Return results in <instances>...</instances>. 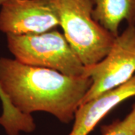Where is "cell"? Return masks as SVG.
Returning <instances> with one entry per match:
<instances>
[{
	"instance_id": "cell-9",
	"label": "cell",
	"mask_w": 135,
	"mask_h": 135,
	"mask_svg": "<svg viewBox=\"0 0 135 135\" xmlns=\"http://www.w3.org/2000/svg\"><path fill=\"white\" fill-rule=\"evenodd\" d=\"M6 1L7 0H0V6H2V5H3Z\"/></svg>"
},
{
	"instance_id": "cell-2",
	"label": "cell",
	"mask_w": 135,
	"mask_h": 135,
	"mask_svg": "<svg viewBox=\"0 0 135 135\" xmlns=\"http://www.w3.org/2000/svg\"><path fill=\"white\" fill-rule=\"evenodd\" d=\"M60 27L84 66L99 62L109 53L115 36L92 17V0H54Z\"/></svg>"
},
{
	"instance_id": "cell-4",
	"label": "cell",
	"mask_w": 135,
	"mask_h": 135,
	"mask_svg": "<svg viewBox=\"0 0 135 135\" xmlns=\"http://www.w3.org/2000/svg\"><path fill=\"white\" fill-rule=\"evenodd\" d=\"M135 75V26L116 36L109 53L99 62L85 66L83 77L92 83L81 104L125 84Z\"/></svg>"
},
{
	"instance_id": "cell-5",
	"label": "cell",
	"mask_w": 135,
	"mask_h": 135,
	"mask_svg": "<svg viewBox=\"0 0 135 135\" xmlns=\"http://www.w3.org/2000/svg\"><path fill=\"white\" fill-rule=\"evenodd\" d=\"M60 26L54 0H7L0 9V31L6 35H35Z\"/></svg>"
},
{
	"instance_id": "cell-7",
	"label": "cell",
	"mask_w": 135,
	"mask_h": 135,
	"mask_svg": "<svg viewBox=\"0 0 135 135\" xmlns=\"http://www.w3.org/2000/svg\"><path fill=\"white\" fill-rule=\"evenodd\" d=\"M92 17L113 36L123 20L135 26V0H92Z\"/></svg>"
},
{
	"instance_id": "cell-6",
	"label": "cell",
	"mask_w": 135,
	"mask_h": 135,
	"mask_svg": "<svg viewBox=\"0 0 135 135\" xmlns=\"http://www.w3.org/2000/svg\"><path fill=\"white\" fill-rule=\"evenodd\" d=\"M135 96V75L125 84L83 103L75 113L68 135H89L100 121L124 101Z\"/></svg>"
},
{
	"instance_id": "cell-3",
	"label": "cell",
	"mask_w": 135,
	"mask_h": 135,
	"mask_svg": "<svg viewBox=\"0 0 135 135\" xmlns=\"http://www.w3.org/2000/svg\"><path fill=\"white\" fill-rule=\"evenodd\" d=\"M15 59L34 67L49 68L71 77H81L84 65L58 30L35 35H6Z\"/></svg>"
},
{
	"instance_id": "cell-1",
	"label": "cell",
	"mask_w": 135,
	"mask_h": 135,
	"mask_svg": "<svg viewBox=\"0 0 135 135\" xmlns=\"http://www.w3.org/2000/svg\"><path fill=\"white\" fill-rule=\"evenodd\" d=\"M92 83L90 77H71L0 57V126L7 135L33 132L36 125L32 113L39 111L68 124Z\"/></svg>"
},
{
	"instance_id": "cell-8",
	"label": "cell",
	"mask_w": 135,
	"mask_h": 135,
	"mask_svg": "<svg viewBox=\"0 0 135 135\" xmlns=\"http://www.w3.org/2000/svg\"><path fill=\"white\" fill-rule=\"evenodd\" d=\"M101 135H135V102L123 119H116L100 128Z\"/></svg>"
}]
</instances>
